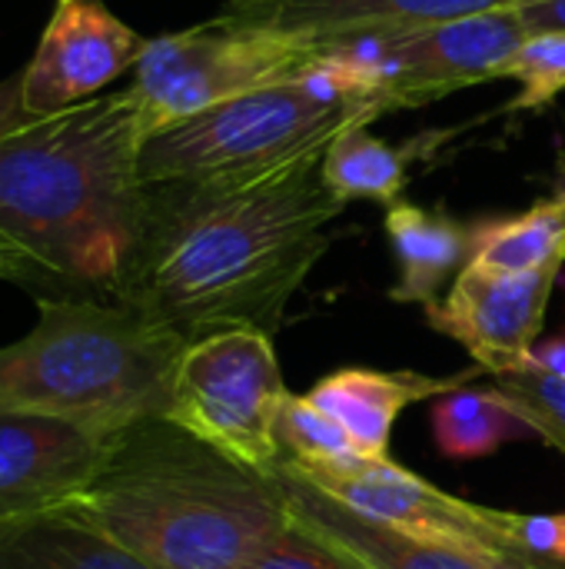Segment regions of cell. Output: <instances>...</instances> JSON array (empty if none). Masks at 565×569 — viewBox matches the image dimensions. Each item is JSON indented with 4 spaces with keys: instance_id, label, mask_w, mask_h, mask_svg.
<instances>
[{
    "instance_id": "4dcf8cb0",
    "label": "cell",
    "mask_w": 565,
    "mask_h": 569,
    "mask_svg": "<svg viewBox=\"0 0 565 569\" xmlns=\"http://www.w3.org/2000/svg\"><path fill=\"white\" fill-rule=\"evenodd\" d=\"M60 3H70V0H60Z\"/></svg>"
},
{
    "instance_id": "277c9868",
    "label": "cell",
    "mask_w": 565,
    "mask_h": 569,
    "mask_svg": "<svg viewBox=\"0 0 565 569\" xmlns=\"http://www.w3.org/2000/svg\"><path fill=\"white\" fill-rule=\"evenodd\" d=\"M186 337L143 310L87 293L37 297V323L0 347V410L120 437L167 417Z\"/></svg>"
},
{
    "instance_id": "8fae6325",
    "label": "cell",
    "mask_w": 565,
    "mask_h": 569,
    "mask_svg": "<svg viewBox=\"0 0 565 569\" xmlns=\"http://www.w3.org/2000/svg\"><path fill=\"white\" fill-rule=\"evenodd\" d=\"M563 263L559 260L523 273L466 263L450 293L426 307V317L440 333L463 343L486 377L513 370L529 360L539 340Z\"/></svg>"
},
{
    "instance_id": "e0dca14e",
    "label": "cell",
    "mask_w": 565,
    "mask_h": 569,
    "mask_svg": "<svg viewBox=\"0 0 565 569\" xmlns=\"http://www.w3.org/2000/svg\"><path fill=\"white\" fill-rule=\"evenodd\" d=\"M0 569H157L83 513L60 510L40 520L0 527Z\"/></svg>"
},
{
    "instance_id": "7a4b0ae2",
    "label": "cell",
    "mask_w": 565,
    "mask_h": 569,
    "mask_svg": "<svg viewBox=\"0 0 565 569\" xmlns=\"http://www.w3.org/2000/svg\"><path fill=\"white\" fill-rule=\"evenodd\" d=\"M143 143L130 87L37 117L0 143V230L63 293L120 300L147 217Z\"/></svg>"
},
{
    "instance_id": "8992f818",
    "label": "cell",
    "mask_w": 565,
    "mask_h": 569,
    "mask_svg": "<svg viewBox=\"0 0 565 569\" xmlns=\"http://www.w3.org/2000/svg\"><path fill=\"white\" fill-rule=\"evenodd\" d=\"M526 37L529 30L519 10H496L466 20L330 33L316 40L320 60L330 63L346 93L386 113L503 80Z\"/></svg>"
},
{
    "instance_id": "4316f807",
    "label": "cell",
    "mask_w": 565,
    "mask_h": 569,
    "mask_svg": "<svg viewBox=\"0 0 565 569\" xmlns=\"http://www.w3.org/2000/svg\"><path fill=\"white\" fill-rule=\"evenodd\" d=\"M30 120H37V117H30L27 107H23L20 73L3 77V80H0V143H3L10 133H17L20 127H27Z\"/></svg>"
},
{
    "instance_id": "9c48e42d",
    "label": "cell",
    "mask_w": 565,
    "mask_h": 569,
    "mask_svg": "<svg viewBox=\"0 0 565 569\" xmlns=\"http://www.w3.org/2000/svg\"><path fill=\"white\" fill-rule=\"evenodd\" d=\"M306 480L340 500L346 510L373 523H386L416 540L440 543L466 557L476 569H563L526 557L513 543L506 510H490L450 497L423 477L396 467L390 457L366 460L363 467L346 473H323Z\"/></svg>"
},
{
    "instance_id": "484cf974",
    "label": "cell",
    "mask_w": 565,
    "mask_h": 569,
    "mask_svg": "<svg viewBox=\"0 0 565 569\" xmlns=\"http://www.w3.org/2000/svg\"><path fill=\"white\" fill-rule=\"evenodd\" d=\"M0 280L3 283H17V287L37 293V297H57V293H63L60 283H57V277L33 253H27L17 240H10L3 230H0Z\"/></svg>"
},
{
    "instance_id": "5bb4252c",
    "label": "cell",
    "mask_w": 565,
    "mask_h": 569,
    "mask_svg": "<svg viewBox=\"0 0 565 569\" xmlns=\"http://www.w3.org/2000/svg\"><path fill=\"white\" fill-rule=\"evenodd\" d=\"M483 373L486 370L480 363L463 373H453V377L346 367V370L323 377L306 397L316 410H323L330 420H336L366 457L383 460L390 450V437H393V423H396L400 410H406L420 400H430V397H443Z\"/></svg>"
},
{
    "instance_id": "7402d4cb",
    "label": "cell",
    "mask_w": 565,
    "mask_h": 569,
    "mask_svg": "<svg viewBox=\"0 0 565 569\" xmlns=\"http://www.w3.org/2000/svg\"><path fill=\"white\" fill-rule=\"evenodd\" d=\"M490 387L509 400V407L533 427L539 440L565 457V380L526 360L513 370L490 373Z\"/></svg>"
},
{
    "instance_id": "52a82bcc",
    "label": "cell",
    "mask_w": 565,
    "mask_h": 569,
    "mask_svg": "<svg viewBox=\"0 0 565 569\" xmlns=\"http://www.w3.org/2000/svg\"><path fill=\"white\" fill-rule=\"evenodd\" d=\"M320 57V40L216 13L180 33L147 40L130 93L147 137L233 97L296 80Z\"/></svg>"
},
{
    "instance_id": "3957f363",
    "label": "cell",
    "mask_w": 565,
    "mask_h": 569,
    "mask_svg": "<svg viewBox=\"0 0 565 569\" xmlns=\"http://www.w3.org/2000/svg\"><path fill=\"white\" fill-rule=\"evenodd\" d=\"M157 569H246L290 523L276 473H256L167 417L123 430L73 503Z\"/></svg>"
},
{
    "instance_id": "ba28073f",
    "label": "cell",
    "mask_w": 565,
    "mask_h": 569,
    "mask_svg": "<svg viewBox=\"0 0 565 569\" xmlns=\"http://www.w3.org/2000/svg\"><path fill=\"white\" fill-rule=\"evenodd\" d=\"M286 393L270 333L216 330L186 343L170 383L167 420L273 477L283 463L276 420Z\"/></svg>"
},
{
    "instance_id": "cb8c5ba5",
    "label": "cell",
    "mask_w": 565,
    "mask_h": 569,
    "mask_svg": "<svg viewBox=\"0 0 565 569\" xmlns=\"http://www.w3.org/2000/svg\"><path fill=\"white\" fill-rule=\"evenodd\" d=\"M246 569H366L360 567L353 557H346L343 550H336L333 543H326L323 537H316L313 530H306L303 523H296L290 517V523L280 530V537L273 543H266L256 560Z\"/></svg>"
},
{
    "instance_id": "44dd1931",
    "label": "cell",
    "mask_w": 565,
    "mask_h": 569,
    "mask_svg": "<svg viewBox=\"0 0 565 569\" xmlns=\"http://www.w3.org/2000/svg\"><path fill=\"white\" fill-rule=\"evenodd\" d=\"M276 440L283 447V463L296 467L306 477L346 473L373 460L350 440V433L336 420L316 410L310 397L286 393L276 420Z\"/></svg>"
},
{
    "instance_id": "4fadbf2b",
    "label": "cell",
    "mask_w": 565,
    "mask_h": 569,
    "mask_svg": "<svg viewBox=\"0 0 565 569\" xmlns=\"http://www.w3.org/2000/svg\"><path fill=\"white\" fill-rule=\"evenodd\" d=\"M526 3L533 0H230L220 13L286 33L330 37L466 20L496 10H519Z\"/></svg>"
},
{
    "instance_id": "5b68a950",
    "label": "cell",
    "mask_w": 565,
    "mask_h": 569,
    "mask_svg": "<svg viewBox=\"0 0 565 569\" xmlns=\"http://www.w3.org/2000/svg\"><path fill=\"white\" fill-rule=\"evenodd\" d=\"M376 117L370 107L330 103L310 93L303 80H286L150 133L140 173L143 183L260 177L326 153L346 127L373 123Z\"/></svg>"
},
{
    "instance_id": "d4e9b609",
    "label": "cell",
    "mask_w": 565,
    "mask_h": 569,
    "mask_svg": "<svg viewBox=\"0 0 565 569\" xmlns=\"http://www.w3.org/2000/svg\"><path fill=\"white\" fill-rule=\"evenodd\" d=\"M506 523L526 557L565 569V513H506Z\"/></svg>"
},
{
    "instance_id": "83f0119b",
    "label": "cell",
    "mask_w": 565,
    "mask_h": 569,
    "mask_svg": "<svg viewBox=\"0 0 565 569\" xmlns=\"http://www.w3.org/2000/svg\"><path fill=\"white\" fill-rule=\"evenodd\" d=\"M519 17L529 33L565 30V0H533L526 7H519Z\"/></svg>"
},
{
    "instance_id": "6da1fadb",
    "label": "cell",
    "mask_w": 565,
    "mask_h": 569,
    "mask_svg": "<svg viewBox=\"0 0 565 569\" xmlns=\"http://www.w3.org/2000/svg\"><path fill=\"white\" fill-rule=\"evenodd\" d=\"M343 207L323 180V153L260 177L147 183L120 300L186 340L216 330L273 337Z\"/></svg>"
},
{
    "instance_id": "9a60e30c",
    "label": "cell",
    "mask_w": 565,
    "mask_h": 569,
    "mask_svg": "<svg viewBox=\"0 0 565 569\" xmlns=\"http://www.w3.org/2000/svg\"><path fill=\"white\" fill-rule=\"evenodd\" d=\"M276 483L286 497L290 517L353 557L366 569H476L466 557L416 540L410 533H400L386 523H373L353 510H346L340 500L323 493L316 483H310L303 473H296L290 463H280Z\"/></svg>"
},
{
    "instance_id": "ac0fdd59",
    "label": "cell",
    "mask_w": 565,
    "mask_h": 569,
    "mask_svg": "<svg viewBox=\"0 0 565 569\" xmlns=\"http://www.w3.org/2000/svg\"><path fill=\"white\" fill-rule=\"evenodd\" d=\"M430 423L440 453L450 460H480L496 453L509 440L533 437V427L509 407V400L496 387H456L436 397Z\"/></svg>"
},
{
    "instance_id": "7c38bea8",
    "label": "cell",
    "mask_w": 565,
    "mask_h": 569,
    "mask_svg": "<svg viewBox=\"0 0 565 569\" xmlns=\"http://www.w3.org/2000/svg\"><path fill=\"white\" fill-rule=\"evenodd\" d=\"M147 40L100 0L57 3L30 63L20 70L23 107L47 117L93 100L120 73L133 70Z\"/></svg>"
},
{
    "instance_id": "30bf717a",
    "label": "cell",
    "mask_w": 565,
    "mask_h": 569,
    "mask_svg": "<svg viewBox=\"0 0 565 569\" xmlns=\"http://www.w3.org/2000/svg\"><path fill=\"white\" fill-rule=\"evenodd\" d=\"M117 437L73 420L0 410V527L70 510L100 477Z\"/></svg>"
},
{
    "instance_id": "d6986e66",
    "label": "cell",
    "mask_w": 565,
    "mask_h": 569,
    "mask_svg": "<svg viewBox=\"0 0 565 569\" xmlns=\"http://www.w3.org/2000/svg\"><path fill=\"white\" fill-rule=\"evenodd\" d=\"M565 260V207L553 197L526 213L483 220L470 230V263L523 273Z\"/></svg>"
},
{
    "instance_id": "f1b7e54d",
    "label": "cell",
    "mask_w": 565,
    "mask_h": 569,
    "mask_svg": "<svg viewBox=\"0 0 565 569\" xmlns=\"http://www.w3.org/2000/svg\"><path fill=\"white\" fill-rule=\"evenodd\" d=\"M529 360L543 370H549L553 377L565 380V330L559 337H549V340H536Z\"/></svg>"
},
{
    "instance_id": "ffe728a7",
    "label": "cell",
    "mask_w": 565,
    "mask_h": 569,
    "mask_svg": "<svg viewBox=\"0 0 565 569\" xmlns=\"http://www.w3.org/2000/svg\"><path fill=\"white\" fill-rule=\"evenodd\" d=\"M323 180L340 203L380 200L393 207L406 190V160L396 147L373 137L370 123H353L326 147Z\"/></svg>"
},
{
    "instance_id": "f546056e",
    "label": "cell",
    "mask_w": 565,
    "mask_h": 569,
    "mask_svg": "<svg viewBox=\"0 0 565 569\" xmlns=\"http://www.w3.org/2000/svg\"><path fill=\"white\" fill-rule=\"evenodd\" d=\"M556 200H559V203H563V207H565V170H563V187H559V193H556Z\"/></svg>"
},
{
    "instance_id": "2e32d148",
    "label": "cell",
    "mask_w": 565,
    "mask_h": 569,
    "mask_svg": "<svg viewBox=\"0 0 565 569\" xmlns=\"http://www.w3.org/2000/svg\"><path fill=\"white\" fill-rule=\"evenodd\" d=\"M386 237L400 267V280L390 290L396 303L433 307L443 283L470 263V230L446 213L423 210L406 200L390 207Z\"/></svg>"
},
{
    "instance_id": "603a6c76",
    "label": "cell",
    "mask_w": 565,
    "mask_h": 569,
    "mask_svg": "<svg viewBox=\"0 0 565 569\" xmlns=\"http://www.w3.org/2000/svg\"><path fill=\"white\" fill-rule=\"evenodd\" d=\"M506 77L519 80L513 107L539 110L565 90V30L529 33L506 67Z\"/></svg>"
}]
</instances>
